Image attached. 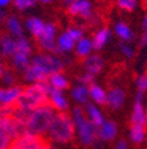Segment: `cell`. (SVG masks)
I'll list each match as a JSON object with an SVG mask.
<instances>
[{"instance_id": "obj_1", "label": "cell", "mask_w": 147, "mask_h": 149, "mask_svg": "<svg viewBox=\"0 0 147 149\" xmlns=\"http://www.w3.org/2000/svg\"><path fill=\"white\" fill-rule=\"evenodd\" d=\"M46 136L51 142L57 144L72 142L76 137V128L71 115L67 113H56Z\"/></svg>"}, {"instance_id": "obj_2", "label": "cell", "mask_w": 147, "mask_h": 149, "mask_svg": "<svg viewBox=\"0 0 147 149\" xmlns=\"http://www.w3.org/2000/svg\"><path fill=\"white\" fill-rule=\"evenodd\" d=\"M54 116H56V110L48 103L31 110L28 118L26 121V133L40 137L45 136L48 132Z\"/></svg>"}, {"instance_id": "obj_3", "label": "cell", "mask_w": 147, "mask_h": 149, "mask_svg": "<svg viewBox=\"0 0 147 149\" xmlns=\"http://www.w3.org/2000/svg\"><path fill=\"white\" fill-rule=\"evenodd\" d=\"M71 117L74 123L76 135L84 147H92L98 142V128L86 117L84 108H73Z\"/></svg>"}, {"instance_id": "obj_4", "label": "cell", "mask_w": 147, "mask_h": 149, "mask_svg": "<svg viewBox=\"0 0 147 149\" xmlns=\"http://www.w3.org/2000/svg\"><path fill=\"white\" fill-rule=\"evenodd\" d=\"M48 91H49V86L46 82L30 84L28 86L23 89L21 95L19 100H18L15 107L31 111L35 108H39L44 104H47L48 103Z\"/></svg>"}, {"instance_id": "obj_5", "label": "cell", "mask_w": 147, "mask_h": 149, "mask_svg": "<svg viewBox=\"0 0 147 149\" xmlns=\"http://www.w3.org/2000/svg\"><path fill=\"white\" fill-rule=\"evenodd\" d=\"M31 63L39 66L46 74L54 73L58 71H64L65 69V62L64 58L59 57L58 54L54 53H47V52H41L33 56L31 58Z\"/></svg>"}, {"instance_id": "obj_6", "label": "cell", "mask_w": 147, "mask_h": 149, "mask_svg": "<svg viewBox=\"0 0 147 149\" xmlns=\"http://www.w3.org/2000/svg\"><path fill=\"white\" fill-rule=\"evenodd\" d=\"M38 46L47 53L58 54L57 49V25L53 23L45 24L43 33L35 39Z\"/></svg>"}, {"instance_id": "obj_7", "label": "cell", "mask_w": 147, "mask_h": 149, "mask_svg": "<svg viewBox=\"0 0 147 149\" xmlns=\"http://www.w3.org/2000/svg\"><path fill=\"white\" fill-rule=\"evenodd\" d=\"M144 102H145L144 92L138 91L135 94V97H134V104H133L132 114H131V123H132V125L146 127V124H147Z\"/></svg>"}, {"instance_id": "obj_8", "label": "cell", "mask_w": 147, "mask_h": 149, "mask_svg": "<svg viewBox=\"0 0 147 149\" xmlns=\"http://www.w3.org/2000/svg\"><path fill=\"white\" fill-rule=\"evenodd\" d=\"M48 104L56 110V113H66L69 108L68 100L65 96L64 91L56 90L51 86L48 91Z\"/></svg>"}, {"instance_id": "obj_9", "label": "cell", "mask_w": 147, "mask_h": 149, "mask_svg": "<svg viewBox=\"0 0 147 149\" xmlns=\"http://www.w3.org/2000/svg\"><path fill=\"white\" fill-rule=\"evenodd\" d=\"M23 88L12 85L0 88V105L3 107H15L16 102L21 95Z\"/></svg>"}, {"instance_id": "obj_10", "label": "cell", "mask_w": 147, "mask_h": 149, "mask_svg": "<svg viewBox=\"0 0 147 149\" xmlns=\"http://www.w3.org/2000/svg\"><path fill=\"white\" fill-rule=\"evenodd\" d=\"M104 66H105L104 58L100 54H97V53H91L89 56H87V57L84 58V61H82L84 72L93 74L94 77L102 71Z\"/></svg>"}, {"instance_id": "obj_11", "label": "cell", "mask_w": 147, "mask_h": 149, "mask_svg": "<svg viewBox=\"0 0 147 149\" xmlns=\"http://www.w3.org/2000/svg\"><path fill=\"white\" fill-rule=\"evenodd\" d=\"M118 135V124L112 120H106L98 128V141L101 143L111 142Z\"/></svg>"}, {"instance_id": "obj_12", "label": "cell", "mask_w": 147, "mask_h": 149, "mask_svg": "<svg viewBox=\"0 0 147 149\" xmlns=\"http://www.w3.org/2000/svg\"><path fill=\"white\" fill-rule=\"evenodd\" d=\"M126 101V92L124 89L119 86L111 88L107 91V105L113 109V110H119L122 108Z\"/></svg>"}, {"instance_id": "obj_13", "label": "cell", "mask_w": 147, "mask_h": 149, "mask_svg": "<svg viewBox=\"0 0 147 149\" xmlns=\"http://www.w3.org/2000/svg\"><path fill=\"white\" fill-rule=\"evenodd\" d=\"M68 13L74 17H81L84 19H89L93 15L92 4L88 0H78L74 4L68 6Z\"/></svg>"}, {"instance_id": "obj_14", "label": "cell", "mask_w": 147, "mask_h": 149, "mask_svg": "<svg viewBox=\"0 0 147 149\" xmlns=\"http://www.w3.org/2000/svg\"><path fill=\"white\" fill-rule=\"evenodd\" d=\"M43 139L40 136H36L30 133H25L23 135H20L19 137H16L14 140V144L19 148V149H36L41 143H43Z\"/></svg>"}, {"instance_id": "obj_15", "label": "cell", "mask_w": 147, "mask_h": 149, "mask_svg": "<svg viewBox=\"0 0 147 149\" xmlns=\"http://www.w3.org/2000/svg\"><path fill=\"white\" fill-rule=\"evenodd\" d=\"M84 111H85L86 117L89 120V122H92L97 128H99L106 121L105 120V116L102 114V111L94 103H91V102L86 103L84 105Z\"/></svg>"}, {"instance_id": "obj_16", "label": "cell", "mask_w": 147, "mask_h": 149, "mask_svg": "<svg viewBox=\"0 0 147 149\" xmlns=\"http://www.w3.org/2000/svg\"><path fill=\"white\" fill-rule=\"evenodd\" d=\"M0 52L4 57L11 58L16 52V39L11 34L0 36Z\"/></svg>"}, {"instance_id": "obj_17", "label": "cell", "mask_w": 147, "mask_h": 149, "mask_svg": "<svg viewBox=\"0 0 147 149\" xmlns=\"http://www.w3.org/2000/svg\"><path fill=\"white\" fill-rule=\"evenodd\" d=\"M46 83L51 88L56 89V90H60V91H64V90L69 88V81H68L67 76L63 71H58V72L51 73L48 76V78H47Z\"/></svg>"}, {"instance_id": "obj_18", "label": "cell", "mask_w": 147, "mask_h": 149, "mask_svg": "<svg viewBox=\"0 0 147 149\" xmlns=\"http://www.w3.org/2000/svg\"><path fill=\"white\" fill-rule=\"evenodd\" d=\"M89 100H92L95 105H105L107 104V91L99 84L93 83L88 86Z\"/></svg>"}, {"instance_id": "obj_19", "label": "cell", "mask_w": 147, "mask_h": 149, "mask_svg": "<svg viewBox=\"0 0 147 149\" xmlns=\"http://www.w3.org/2000/svg\"><path fill=\"white\" fill-rule=\"evenodd\" d=\"M111 30H109L108 27H101L99 29L94 36H93V39L92 40V44H93V49L94 50H101L106 44L107 42L111 39Z\"/></svg>"}, {"instance_id": "obj_20", "label": "cell", "mask_w": 147, "mask_h": 149, "mask_svg": "<svg viewBox=\"0 0 147 149\" xmlns=\"http://www.w3.org/2000/svg\"><path fill=\"white\" fill-rule=\"evenodd\" d=\"M76 46V40L67 32H63L57 38V49H58V54L59 53H67L72 50H74Z\"/></svg>"}, {"instance_id": "obj_21", "label": "cell", "mask_w": 147, "mask_h": 149, "mask_svg": "<svg viewBox=\"0 0 147 149\" xmlns=\"http://www.w3.org/2000/svg\"><path fill=\"white\" fill-rule=\"evenodd\" d=\"M71 96L78 104L85 105L89 101V92H88V86L82 85V84H77L71 91Z\"/></svg>"}, {"instance_id": "obj_22", "label": "cell", "mask_w": 147, "mask_h": 149, "mask_svg": "<svg viewBox=\"0 0 147 149\" xmlns=\"http://www.w3.org/2000/svg\"><path fill=\"white\" fill-rule=\"evenodd\" d=\"M11 62H12L13 68H14L16 71L24 72V71L30 66V64H31V56L16 51V52L12 56V57H11Z\"/></svg>"}, {"instance_id": "obj_23", "label": "cell", "mask_w": 147, "mask_h": 149, "mask_svg": "<svg viewBox=\"0 0 147 149\" xmlns=\"http://www.w3.org/2000/svg\"><path fill=\"white\" fill-rule=\"evenodd\" d=\"M93 44H92V40L88 38H85L82 37L81 39H79L78 42H76V46H74V51L76 54L79 58H86L87 56H89L93 51Z\"/></svg>"}, {"instance_id": "obj_24", "label": "cell", "mask_w": 147, "mask_h": 149, "mask_svg": "<svg viewBox=\"0 0 147 149\" xmlns=\"http://www.w3.org/2000/svg\"><path fill=\"white\" fill-rule=\"evenodd\" d=\"M44 27H45V23L36 17H31L26 20V29L35 39L43 33Z\"/></svg>"}, {"instance_id": "obj_25", "label": "cell", "mask_w": 147, "mask_h": 149, "mask_svg": "<svg viewBox=\"0 0 147 149\" xmlns=\"http://www.w3.org/2000/svg\"><path fill=\"white\" fill-rule=\"evenodd\" d=\"M6 26L10 31V34L14 38H19V37H23L24 36V29H23V25L20 23V20L18 19L15 15H10L6 20Z\"/></svg>"}, {"instance_id": "obj_26", "label": "cell", "mask_w": 147, "mask_h": 149, "mask_svg": "<svg viewBox=\"0 0 147 149\" xmlns=\"http://www.w3.org/2000/svg\"><path fill=\"white\" fill-rule=\"evenodd\" d=\"M114 31L117 33V36L121 40H124V43H128V42H132L134 39V33L131 30V27L128 26L126 23L119 22L115 24L114 26Z\"/></svg>"}, {"instance_id": "obj_27", "label": "cell", "mask_w": 147, "mask_h": 149, "mask_svg": "<svg viewBox=\"0 0 147 149\" xmlns=\"http://www.w3.org/2000/svg\"><path fill=\"white\" fill-rule=\"evenodd\" d=\"M146 127L141 125H131L130 129V140L134 144H141L146 141Z\"/></svg>"}, {"instance_id": "obj_28", "label": "cell", "mask_w": 147, "mask_h": 149, "mask_svg": "<svg viewBox=\"0 0 147 149\" xmlns=\"http://www.w3.org/2000/svg\"><path fill=\"white\" fill-rule=\"evenodd\" d=\"M32 45L30 43V40L26 38V37H19L16 38V51L18 52H21L28 56H32Z\"/></svg>"}, {"instance_id": "obj_29", "label": "cell", "mask_w": 147, "mask_h": 149, "mask_svg": "<svg viewBox=\"0 0 147 149\" xmlns=\"http://www.w3.org/2000/svg\"><path fill=\"white\" fill-rule=\"evenodd\" d=\"M14 142V140L0 128V149H8L12 143Z\"/></svg>"}, {"instance_id": "obj_30", "label": "cell", "mask_w": 147, "mask_h": 149, "mask_svg": "<svg viewBox=\"0 0 147 149\" xmlns=\"http://www.w3.org/2000/svg\"><path fill=\"white\" fill-rule=\"evenodd\" d=\"M117 4L119 6V8H121L124 11H127V12H132L137 8L138 1L137 0H118Z\"/></svg>"}, {"instance_id": "obj_31", "label": "cell", "mask_w": 147, "mask_h": 149, "mask_svg": "<svg viewBox=\"0 0 147 149\" xmlns=\"http://www.w3.org/2000/svg\"><path fill=\"white\" fill-rule=\"evenodd\" d=\"M0 78L3 79V82L7 86H12L15 83V76H14V73L11 70H8V69H5L4 70V72H3L1 76H0Z\"/></svg>"}, {"instance_id": "obj_32", "label": "cell", "mask_w": 147, "mask_h": 149, "mask_svg": "<svg viewBox=\"0 0 147 149\" xmlns=\"http://www.w3.org/2000/svg\"><path fill=\"white\" fill-rule=\"evenodd\" d=\"M73 39H74L76 42H78L79 39H81L82 37H84V30L81 27H76V26H71L67 29L66 31Z\"/></svg>"}, {"instance_id": "obj_33", "label": "cell", "mask_w": 147, "mask_h": 149, "mask_svg": "<svg viewBox=\"0 0 147 149\" xmlns=\"http://www.w3.org/2000/svg\"><path fill=\"white\" fill-rule=\"evenodd\" d=\"M94 76L91 73H87V72H84L81 73L80 76L78 77V84H82V85H86V86H89L91 84L94 83Z\"/></svg>"}, {"instance_id": "obj_34", "label": "cell", "mask_w": 147, "mask_h": 149, "mask_svg": "<svg viewBox=\"0 0 147 149\" xmlns=\"http://www.w3.org/2000/svg\"><path fill=\"white\" fill-rule=\"evenodd\" d=\"M119 47H120L121 53L125 56L127 59H132L134 57V49L131 45H128L127 43H122V44H120Z\"/></svg>"}, {"instance_id": "obj_35", "label": "cell", "mask_w": 147, "mask_h": 149, "mask_svg": "<svg viewBox=\"0 0 147 149\" xmlns=\"http://www.w3.org/2000/svg\"><path fill=\"white\" fill-rule=\"evenodd\" d=\"M36 0H15V7L20 11H25L32 6H34Z\"/></svg>"}, {"instance_id": "obj_36", "label": "cell", "mask_w": 147, "mask_h": 149, "mask_svg": "<svg viewBox=\"0 0 147 149\" xmlns=\"http://www.w3.org/2000/svg\"><path fill=\"white\" fill-rule=\"evenodd\" d=\"M135 85H137L138 91H141V92L146 91V77H145V73L144 74H139V76L137 77Z\"/></svg>"}, {"instance_id": "obj_37", "label": "cell", "mask_w": 147, "mask_h": 149, "mask_svg": "<svg viewBox=\"0 0 147 149\" xmlns=\"http://www.w3.org/2000/svg\"><path fill=\"white\" fill-rule=\"evenodd\" d=\"M14 111V107H3L0 105V117L12 115Z\"/></svg>"}, {"instance_id": "obj_38", "label": "cell", "mask_w": 147, "mask_h": 149, "mask_svg": "<svg viewBox=\"0 0 147 149\" xmlns=\"http://www.w3.org/2000/svg\"><path fill=\"white\" fill-rule=\"evenodd\" d=\"M114 149H128V143L126 140H119L115 146H114Z\"/></svg>"}, {"instance_id": "obj_39", "label": "cell", "mask_w": 147, "mask_h": 149, "mask_svg": "<svg viewBox=\"0 0 147 149\" xmlns=\"http://www.w3.org/2000/svg\"><path fill=\"white\" fill-rule=\"evenodd\" d=\"M140 47H147V33L142 32L141 37H140V42H139Z\"/></svg>"}, {"instance_id": "obj_40", "label": "cell", "mask_w": 147, "mask_h": 149, "mask_svg": "<svg viewBox=\"0 0 147 149\" xmlns=\"http://www.w3.org/2000/svg\"><path fill=\"white\" fill-rule=\"evenodd\" d=\"M36 149H54L49 143H47V142H45V141H43V143L36 148Z\"/></svg>"}, {"instance_id": "obj_41", "label": "cell", "mask_w": 147, "mask_h": 149, "mask_svg": "<svg viewBox=\"0 0 147 149\" xmlns=\"http://www.w3.org/2000/svg\"><path fill=\"white\" fill-rule=\"evenodd\" d=\"M141 26H142V32H146V33H147V14L144 17Z\"/></svg>"}, {"instance_id": "obj_42", "label": "cell", "mask_w": 147, "mask_h": 149, "mask_svg": "<svg viewBox=\"0 0 147 149\" xmlns=\"http://www.w3.org/2000/svg\"><path fill=\"white\" fill-rule=\"evenodd\" d=\"M76 1H78V0H63V3L68 7V6H71L72 4H74Z\"/></svg>"}, {"instance_id": "obj_43", "label": "cell", "mask_w": 147, "mask_h": 149, "mask_svg": "<svg viewBox=\"0 0 147 149\" xmlns=\"http://www.w3.org/2000/svg\"><path fill=\"white\" fill-rule=\"evenodd\" d=\"M5 18H6V13L4 10H0V23L4 22L5 20Z\"/></svg>"}, {"instance_id": "obj_44", "label": "cell", "mask_w": 147, "mask_h": 149, "mask_svg": "<svg viewBox=\"0 0 147 149\" xmlns=\"http://www.w3.org/2000/svg\"><path fill=\"white\" fill-rule=\"evenodd\" d=\"M11 0H0V7H5L10 4Z\"/></svg>"}, {"instance_id": "obj_45", "label": "cell", "mask_w": 147, "mask_h": 149, "mask_svg": "<svg viewBox=\"0 0 147 149\" xmlns=\"http://www.w3.org/2000/svg\"><path fill=\"white\" fill-rule=\"evenodd\" d=\"M4 70H5V66H4V63H3V61L0 59V76L3 74V72H4Z\"/></svg>"}, {"instance_id": "obj_46", "label": "cell", "mask_w": 147, "mask_h": 149, "mask_svg": "<svg viewBox=\"0 0 147 149\" xmlns=\"http://www.w3.org/2000/svg\"><path fill=\"white\" fill-rule=\"evenodd\" d=\"M40 3H44V4H48V3H51L52 0H39Z\"/></svg>"}, {"instance_id": "obj_47", "label": "cell", "mask_w": 147, "mask_h": 149, "mask_svg": "<svg viewBox=\"0 0 147 149\" xmlns=\"http://www.w3.org/2000/svg\"><path fill=\"white\" fill-rule=\"evenodd\" d=\"M8 149H19V148H18V147H16V146H15L14 143H12V146H11V147H10Z\"/></svg>"}, {"instance_id": "obj_48", "label": "cell", "mask_w": 147, "mask_h": 149, "mask_svg": "<svg viewBox=\"0 0 147 149\" xmlns=\"http://www.w3.org/2000/svg\"><path fill=\"white\" fill-rule=\"evenodd\" d=\"M142 3H144V6H145V8H147V0H142Z\"/></svg>"}, {"instance_id": "obj_49", "label": "cell", "mask_w": 147, "mask_h": 149, "mask_svg": "<svg viewBox=\"0 0 147 149\" xmlns=\"http://www.w3.org/2000/svg\"><path fill=\"white\" fill-rule=\"evenodd\" d=\"M145 77H146V91H147V73H145Z\"/></svg>"}, {"instance_id": "obj_50", "label": "cell", "mask_w": 147, "mask_h": 149, "mask_svg": "<svg viewBox=\"0 0 147 149\" xmlns=\"http://www.w3.org/2000/svg\"><path fill=\"white\" fill-rule=\"evenodd\" d=\"M145 114H146V118H147V105L145 107Z\"/></svg>"}, {"instance_id": "obj_51", "label": "cell", "mask_w": 147, "mask_h": 149, "mask_svg": "<svg viewBox=\"0 0 147 149\" xmlns=\"http://www.w3.org/2000/svg\"><path fill=\"white\" fill-rule=\"evenodd\" d=\"M146 149H147V144H146Z\"/></svg>"}]
</instances>
